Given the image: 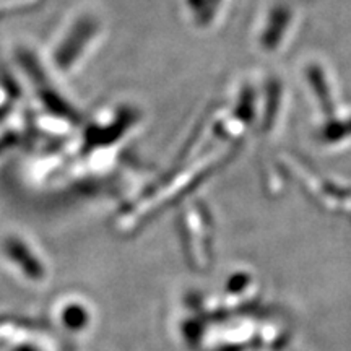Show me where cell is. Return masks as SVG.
Instances as JSON below:
<instances>
[{
	"label": "cell",
	"instance_id": "cell-2",
	"mask_svg": "<svg viewBox=\"0 0 351 351\" xmlns=\"http://www.w3.org/2000/svg\"><path fill=\"white\" fill-rule=\"evenodd\" d=\"M19 64L23 69L25 75L28 77V82L32 85V90L34 96H36L39 106H43L51 116H54V119L64 121L65 124H82L80 111L60 93L54 80H51L44 64H41V60H38L32 54V51H20Z\"/></svg>",
	"mask_w": 351,
	"mask_h": 351
},
{
	"label": "cell",
	"instance_id": "cell-1",
	"mask_svg": "<svg viewBox=\"0 0 351 351\" xmlns=\"http://www.w3.org/2000/svg\"><path fill=\"white\" fill-rule=\"evenodd\" d=\"M103 26L98 16L85 12L77 15L59 34L51 49V67L60 73H70L78 67L98 41Z\"/></svg>",
	"mask_w": 351,
	"mask_h": 351
}]
</instances>
